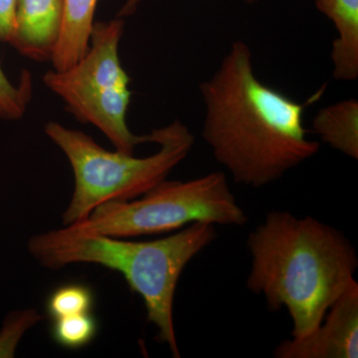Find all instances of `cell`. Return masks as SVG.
<instances>
[{"instance_id": "obj_3", "label": "cell", "mask_w": 358, "mask_h": 358, "mask_svg": "<svg viewBox=\"0 0 358 358\" xmlns=\"http://www.w3.org/2000/svg\"><path fill=\"white\" fill-rule=\"evenodd\" d=\"M216 237V226L205 222L189 224L173 235L147 242L108 236L75 223L35 235L28 242V250L52 270L95 264L121 273L129 289L143 299L148 320L157 327V338L179 358L173 320L176 288L190 261Z\"/></svg>"}, {"instance_id": "obj_5", "label": "cell", "mask_w": 358, "mask_h": 358, "mask_svg": "<svg viewBox=\"0 0 358 358\" xmlns=\"http://www.w3.org/2000/svg\"><path fill=\"white\" fill-rule=\"evenodd\" d=\"M124 28L121 17L95 23L83 57L68 69L48 71L43 81L78 121L93 124L115 150L133 155L141 143H155V133L136 136L127 124L131 92L119 56Z\"/></svg>"}, {"instance_id": "obj_10", "label": "cell", "mask_w": 358, "mask_h": 358, "mask_svg": "<svg viewBox=\"0 0 358 358\" xmlns=\"http://www.w3.org/2000/svg\"><path fill=\"white\" fill-rule=\"evenodd\" d=\"M98 0H63L62 31L51 62L63 71L76 64L88 51Z\"/></svg>"}, {"instance_id": "obj_16", "label": "cell", "mask_w": 358, "mask_h": 358, "mask_svg": "<svg viewBox=\"0 0 358 358\" xmlns=\"http://www.w3.org/2000/svg\"><path fill=\"white\" fill-rule=\"evenodd\" d=\"M17 0H0V42L8 43L13 36Z\"/></svg>"}, {"instance_id": "obj_4", "label": "cell", "mask_w": 358, "mask_h": 358, "mask_svg": "<svg viewBox=\"0 0 358 358\" xmlns=\"http://www.w3.org/2000/svg\"><path fill=\"white\" fill-rule=\"evenodd\" d=\"M45 134L64 152L75 178L64 226L82 222L96 207L112 201L138 199L166 180L192 152L194 136L183 122L174 121L155 129L159 150L147 157L105 150L91 136L56 122H47Z\"/></svg>"}, {"instance_id": "obj_12", "label": "cell", "mask_w": 358, "mask_h": 358, "mask_svg": "<svg viewBox=\"0 0 358 358\" xmlns=\"http://www.w3.org/2000/svg\"><path fill=\"white\" fill-rule=\"evenodd\" d=\"M95 294L88 285L70 282L54 289L46 300L47 315L52 320L92 313Z\"/></svg>"}, {"instance_id": "obj_15", "label": "cell", "mask_w": 358, "mask_h": 358, "mask_svg": "<svg viewBox=\"0 0 358 358\" xmlns=\"http://www.w3.org/2000/svg\"><path fill=\"white\" fill-rule=\"evenodd\" d=\"M40 320L41 315L32 308L9 313L0 331V358L13 357L23 334Z\"/></svg>"}, {"instance_id": "obj_14", "label": "cell", "mask_w": 358, "mask_h": 358, "mask_svg": "<svg viewBox=\"0 0 358 358\" xmlns=\"http://www.w3.org/2000/svg\"><path fill=\"white\" fill-rule=\"evenodd\" d=\"M31 77L25 71L20 84L11 81L0 66V119L17 121L25 115L31 100Z\"/></svg>"}, {"instance_id": "obj_17", "label": "cell", "mask_w": 358, "mask_h": 358, "mask_svg": "<svg viewBox=\"0 0 358 358\" xmlns=\"http://www.w3.org/2000/svg\"><path fill=\"white\" fill-rule=\"evenodd\" d=\"M141 1V0H127L126 3L124 4L119 14H117V17L124 18L126 17V16L131 15V14L136 13L138 6H140ZM244 1L251 4L261 1V0H244Z\"/></svg>"}, {"instance_id": "obj_2", "label": "cell", "mask_w": 358, "mask_h": 358, "mask_svg": "<svg viewBox=\"0 0 358 358\" xmlns=\"http://www.w3.org/2000/svg\"><path fill=\"white\" fill-rule=\"evenodd\" d=\"M251 268L246 288L273 312L286 308L292 338L308 336L355 281L357 250L334 226L289 211L268 212L246 241Z\"/></svg>"}, {"instance_id": "obj_1", "label": "cell", "mask_w": 358, "mask_h": 358, "mask_svg": "<svg viewBox=\"0 0 358 358\" xmlns=\"http://www.w3.org/2000/svg\"><path fill=\"white\" fill-rule=\"evenodd\" d=\"M205 106L201 136L234 182L262 188L319 152L299 103L257 77L253 54L234 41L218 69L199 84Z\"/></svg>"}, {"instance_id": "obj_7", "label": "cell", "mask_w": 358, "mask_h": 358, "mask_svg": "<svg viewBox=\"0 0 358 358\" xmlns=\"http://www.w3.org/2000/svg\"><path fill=\"white\" fill-rule=\"evenodd\" d=\"M275 358H357L358 284L352 282L334 301L312 334L282 341Z\"/></svg>"}, {"instance_id": "obj_8", "label": "cell", "mask_w": 358, "mask_h": 358, "mask_svg": "<svg viewBox=\"0 0 358 358\" xmlns=\"http://www.w3.org/2000/svg\"><path fill=\"white\" fill-rule=\"evenodd\" d=\"M63 0H17L9 44L31 60L51 61L62 31Z\"/></svg>"}, {"instance_id": "obj_11", "label": "cell", "mask_w": 358, "mask_h": 358, "mask_svg": "<svg viewBox=\"0 0 358 358\" xmlns=\"http://www.w3.org/2000/svg\"><path fill=\"white\" fill-rule=\"evenodd\" d=\"M313 133L341 154L358 159V102L350 98L322 108L313 120Z\"/></svg>"}, {"instance_id": "obj_9", "label": "cell", "mask_w": 358, "mask_h": 358, "mask_svg": "<svg viewBox=\"0 0 358 358\" xmlns=\"http://www.w3.org/2000/svg\"><path fill=\"white\" fill-rule=\"evenodd\" d=\"M313 1L336 31L331 53L334 79L355 81L358 78V0Z\"/></svg>"}, {"instance_id": "obj_13", "label": "cell", "mask_w": 358, "mask_h": 358, "mask_svg": "<svg viewBox=\"0 0 358 358\" xmlns=\"http://www.w3.org/2000/svg\"><path fill=\"white\" fill-rule=\"evenodd\" d=\"M99 331V324L92 313L68 315L53 320L51 336L57 345L69 350L89 345Z\"/></svg>"}, {"instance_id": "obj_6", "label": "cell", "mask_w": 358, "mask_h": 358, "mask_svg": "<svg viewBox=\"0 0 358 358\" xmlns=\"http://www.w3.org/2000/svg\"><path fill=\"white\" fill-rule=\"evenodd\" d=\"M248 220L225 173L186 181L164 180L138 199L100 205L83 225L117 238L162 234L195 222L242 226Z\"/></svg>"}]
</instances>
